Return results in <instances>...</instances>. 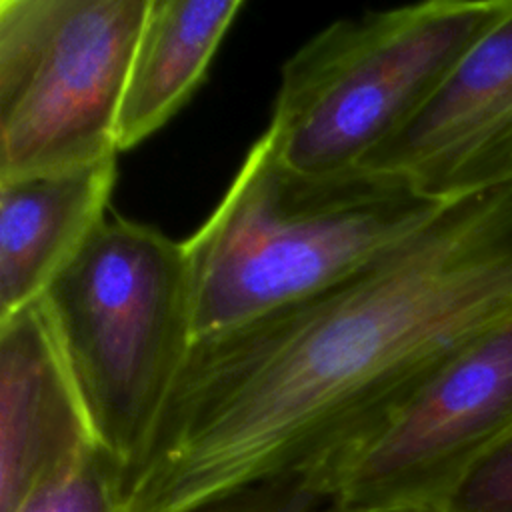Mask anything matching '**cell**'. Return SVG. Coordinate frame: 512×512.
Returning a JSON list of instances; mask_svg holds the SVG:
<instances>
[{
  "label": "cell",
  "instance_id": "obj_1",
  "mask_svg": "<svg viewBox=\"0 0 512 512\" xmlns=\"http://www.w3.org/2000/svg\"><path fill=\"white\" fill-rule=\"evenodd\" d=\"M512 322V180L442 200L356 274L192 342L122 512H204L326 474ZM324 492V490H322Z\"/></svg>",
  "mask_w": 512,
  "mask_h": 512
},
{
  "label": "cell",
  "instance_id": "obj_2",
  "mask_svg": "<svg viewBox=\"0 0 512 512\" xmlns=\"http://www.w3.org/2000/svg\"><path fill=\"white\" fill-rule=\"evenodd\" d=\"M442 200L360 170L296 174L260 136L212 214L184 240L194 340L356 274L412 236Z\"/></svg>",
  "mask_w": 512,
  "mask_h": 512
},
{
  "label": "cell",
  "instance_id": "obj_3",
  "mask_svg": "<svg viewBox=\"0 0 512 512\" xmlns=\"http://www.w3.org/2000/svg\"><path fill=\"white\" fill-rule=\"evenodd\" d=\"M40 304L98 444L128 474L194 342L184 242L108 214Z\"/></svg>",
  "mask_w": 512,
  "mask_h": 512
},
{
  "label": "cell",
  "instance_id": "obj_4",
  "mask_svg": "<svg viewBox=\"0 0 512 512\" xmlns=\"http://www.w3.org/2000/svg\"><path fill=\"white\" fill-rule=\"evenodd\" d=\"M510 10L512 0H428L328 24L284 62L262 138L296 174L356 172Z\"/></svg>",
  "mask_w": 512,
  "mask_h": 512
},
{
  "label": "cell",
  "instance_id": "obj_5",
  "mask_svg": "<svg viewBox=\"0 0 512 512\" xmlns=\"http://www.w3.org/2000/svg\"><path fill=\"white\" fill-rule=\"evenodd\" d=\"M150 0H0V180L118 156Z\"/></svg>",
  "mask_w": 512,
  "mask_h": 512
},
{
  "label": "cell",
  "instance_id": "obj_6",
  "mask_svg": "<svg viewBox=\"0 0 512 512\" xmlns=\"http://www.w3.org/2000/svg\"><path fill=\"white\" fill-rule=\"evenodd\" d=\"M512 436V322L468 348L324 478L328 502L442 504Z\"/></svg>",
  "mask_w": 512,
  "mask_h": 512
},
{
  "label": "cell",
  "instance_id": "obj_7",
  "mask_svg": "<svg viewBox=\"0 0 512 512\" xmlns=\"http://www.w3.org/2000/svg\"><path fill=\"white\" fill-rule=\"evenodd\" d=\"M358 170L438 200L512 180V10Z\"/></svg>",
  "mask_w": 512,
  "mask_h": 512
},
{
  "label": "cell",
  "instance_id": "obj_8",
  "mask_svg": "<svg viewBox=\"0 0 512 512\" xmlns=\"http://www.w3.org/2000/svg\"><path fill=\"white\" fill-rule=\"evenodd\" d=\"M100 446L40 300L0 322V512Z\"/></svg>",
  "mask_w": 512,
  "mask_h": 512
},
{
  "label": "cell",
  "instance_id": "obj_9",
  "mask_svg": "<svg viewBox=\"0 0 512 512\" xmlns=\"http://www.w3.org/2000/svg\"><path fill=\"white\" fill-rule=\"evenodd\" d=\"M116 156L0 180V322L38 302L108 216Z\"/></svg>",
  "mask_w": 512,
  "mask_h": 512
},
{
  "label": "cell",
  "instance_id": "obj_10",
  "mask_svg": "<svg viewBox=\"0 0 512 512\" xmlns=\"http://www.w3.org/2000/svg\"><path fill=\"white\" fill-rule=\"evenodd\" d=\"M242 8V0H150L118 108V152L150 138L192 98Z\"/></svg>",
  "mask_w": 512,
  "mask_h": 512
},
{
  "label": "cell",
  "instance_id": "obj_11",
  "mask_svg": "<svg viewBox=\"0 0 512 512\" xmlns=\"http://www.w3.org/2000/svg\"><path fill=\"white\" fill-rule=\"evenodd\" d=\"M124 466L102 446L36 488L14 512H122Z\"/></svg>",
  "mask_w": 512,
  "mask_h": 512
},
{
  "label": "cell",
  "instance_id": "obj_12",
  "mask_svg": "<svg viewBox=\"0 0 512 512\" xmlns=\"http://www.w3.org/2000/svg\"><path fill=\"white\" fill-rule=\"evenodd\" d=\"M442 504L450 512H512V436L480 458Z\"/></svg>",
  "mask_w": 512,
  "mask_h": 512
},
{
  "label": "cell",
  "instance_id": "obj_13",
  "mask_svg": "<svg viewBox=\"0 0 512 512\" xmlns=\"http://www.w3.org/2000/svg\"><path fill=\"white\" fill-rule=\"evenodd\" d=\"M326 500L316 484L296 478L246 490L204 512H316Z\"/></svg>",
  "mask_w": 512,
  "mask_h": 512
},
{
  "label": "cell",
  "instance_id": "obj_14",
  "mask_svg": "<svg viewBox=\"0 0 512 512\" xmlns=\"http://www.w3.org/2000/svg\"><path fill=\"white\" fill-rule=\"evenodd\" d=\"M316 512H450L444 504H364V506H338L324 502Z\"/></svg>",
  "mask_w": 512,
  "mask_h": 512
}]
</instances>
